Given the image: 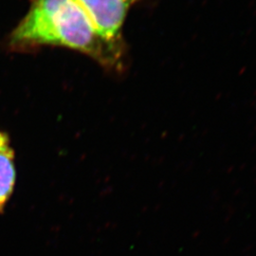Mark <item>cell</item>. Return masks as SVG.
<instances>
[{"label": "cell", "mask_w": 256, "mask_h": 256, "mask_svg": "<svg viewBox=\"0 0 256 256\" xmlns=\"http://www.w3.org/2000/svg\"><path fill=\"white\" fill-rule=\"evenodd\" d=\"M42 45L75 50L110 70L124 64L126 48L102 36L75 0H34L10 37V46L18 50Z\"/></svg>", "instance_id": "obj_1"}, {"label": "cell", "mask_w": 256, "mask_h": 256, "mask_svg": "<svg viewBox=\"0 0 256 256\" xmlns=\"http://www.w3.org/2000/svg\"><path fill=\"white\" fill-rule=\"evenodd\" d=\"M106 41L126 48L122 28L129 9L140 0H75Z\"/></svg>", "instance_id": "obj_2"}, {"label": "cell", "mask_w": 256, "mask_h": 256, "mask_svg": "<svg viewBox=\"0 0 256 256\" xmlns=\"http://www.w3.org/2000/svg\"><path fill=\"white\" fill-rule=\"evenodd\" d=\"M16 182V153L10 138L0 131V214H3L10 202Z\"/></svg>", "instance_id": "obj_3"}]
</instances>
